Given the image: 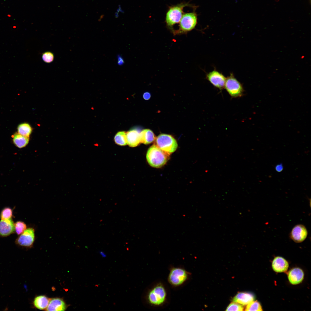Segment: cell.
<instances>
[{
  "label": "cell",
  "instance_id": "cell-7",
  "mask_svg": "<svg viewBox=\"0 0 311 311\" xmlns=\"http://www.w3.org/2000/svg\"><path fill=\"white\" fill-rule=\"evenodd\" d=\"M188 277V273L184 269L181 267H173L170 271L168 281L172 286L178 287L183 284Z\"/></svg>",
  "mask_w": 311,
  "mask_h": 311
},
{
  "label": "cell",
  "instance_id": "cell-19",
  "mask_svg": "<svg viewBox=\"0 0 311 311\" xmlns=\"http://www.w3.org/2000/svg\"><path fill=\"white\" fill-rule=\"evenodd\" d=\"M50 299L45 295H39L35 298L33 304L36 308L41 310H44L48 307Z\"/></svg>",
  "mask_w": 311,
  "mask_h": 311
},
{
  "label": "cell",
  "instance_id": "cell-28",
  "mask_svg": "<svg viewBox=\"0 0 311 311\" xmlns=\"http://www.w3.org/2000/svg\"><path fill=\"white\" fill-rule=\"evenodd\" d=\"M143 98L145 100H148L150 98L151 95L148 92L145 93L143 95Z\"/></svg>",
  "mask_w": 311,
  "mask_h": 311
},
{
  "label": "cell",
  "instance_id": "cell-6",
  "mask_svg": "<svg viewBox=\"0 0 311 311\" xmlns=\"http://www.w3.org/2000/svg\"><path fill=\"white\" fill-rule=\"evenodd\" d=\"M155 140V145L170 154L175 151L178 147L176 140L169 134H161L157 137Z\"/></svg>",
  "mask_w": 311,
  "mask_h": 311
},
{
  "label": "cell",
  "instance_id": "cell-2",
  "mask_svg": "<svg viewBox=\"0 0 311 311\" xmlns=\"http://www.w3.org/2000/svg\"><path fill=\"white\" fill-rule=\"evenodd\" d=\"M170 154L154 144L148 149L146 159L150 166L160 168L164 165L169 160Z\"/></svg>",
  "mask_w": 311,
  "mask_h": 311
},
{
  "label": "cell",
  "instance_id": "cell-26",
  "mask_svg": "<svg viewBox=\"0 0 311 311\" xmlns=\"http://www.w3.org/2000/svg\"><path fill=\"white\" fill-rule=\"evenodd\" d=\"M42 57L43 61L47 63L52 62L54 59L53 54L50 52H47L44 53L42 54Z\"/></svg>",
  "mask_w": 311,
  "mask_h": 311
},
{
  "label": "cell",
  "instance_id": "cell-10",
  "mask_svg": "<svg viewBox=\"0 0 311 311\" xmlns=\"http://www.w3.org/2000/svg\"><path fill=\"white\" fill-rule=\"evenodd\" d=\"M308 231L306 227L301 224L294 226L290 232V238L296 243H300L304 241L308 235Z\"/></svg>",
  "mask_w": 311,
  "mask_h": 311
},
{
  "label": "cell",
  "instance_id": "cell-20",
  "mask_svg": "<svg viewBox=\"0 0 311 311\" xmlns=\"http://www.w3.org/2000/svg\"><path fill=\"white\" fill-rule=\"evenodd\" d=\"M32 131V128L27 123H22L19 124L17 127V132L25 136L29 137Z\"/></svg>",
  "mask_w": 311,
  "mask_h": 311
},
{
  "label": "cell",
  "instance_id": "cell-29",
  "mask_svg": "<svg viewBox=\"0 0 311 311\" xmlns=\"http://www.w3.org/2000/svg\"><path fill=\"white\" fill-rule=\"evenodd\" d=\"M99 253L103 257L105 258L106 257L107 255L103 251H99Z\"/></svg>",
  "mask_w": 311,
  "mask_h": 311
},
{
  "label": "cell",
  "instance_id": "cell-1",
  "mask_svg": "<svg viewBox=\"0 0 311 311\" xmlns=\"http://www.w3.org/2000/svg\"><path fill=\"white\" fill-rule=\"evenodd\" d=\"M186 7H191L193 9L197 7L189 2H185L168 7L165 18L166 24L168 28L172 31L173 26L179 22L185 13L184 8Z\"/></svg>",
  "mask_w": 311,
  "mask_h": 311
},
{
  "label": "cell",
  "instance_id": "cell-30",
  "mask_svg": "<svg viewBox=\"0 0 311 311\" xmlns=\"http://www.w3.org/2000/svg\"><path fill=\"white\" fill-rule=\"evenodd\" d=\"M119 58L118 59V63L120 65L121 64H122L123 60L121 57H119Z\"/></svg>",
  "mask_w": 311,
  "mask_h": 311
},
{
  "label": "cell",
  "instance_id": "cell-14",
  "mask_svg": "<svg viewBox=\"0 0 311 311\" xmlns=\"http://www.w3.org/2000/svg\"><path fill=\"white\" fill-rule=\"evenodd\" d=\"M67 307L66 304L62 299L54 298L50 299L45 310L47 311H63L66 309Z\"/></svg>",
  "mask_w": 311,
  "mask_h": 311
},
{
  "label": "cell",
  "instance_id": "cell-27",
  "mask_svg": "<svg viewBox=\"0 0 311 311\" xmlns=\"http://www.w3.org/2000/svg\"><path fill=\"white\" fill-rule=\"evenodd\" d=\"M275 169L276 171L280 172L283 169V167L282 164H280L277 165L275 167Z\"/></svg>",
  "mask_w": 311,
  "mask_h": 311
},
{
  "label": "cell",
  "instance_id": "cell-17",
  "mask_svg": "<svg viewBox=\"0 0 311 311\" xmlns=\"http://www.w3.org/2000/svg\"><path fill=\"white\" fill-rule=\"evenodd\" d=\"M12 137L14 145L20 148L25 147L29 141V137L23 136L18 132H16L13 134Z\"/></svg>",
  "mask_w": 311,
  "mask_h": 311
},
{
  "label": "cell",
  "instance_id": "cell-25",
  "mask_svg": "<svg viewBox=\"0 0 311 311\" xmlns=\"http://www.w3.org/2000/svg\"><path fill=\"white\" fill-rule=\"evenodd\" d=\"M243 307L241 305L236 302L230 303L227 307L226 311H241L243 310Z\"/></svg>",
  "mask_w": 311,
  "mask_h": 311
},
{
  "label": "cell",
  "instance_id": "cell-16",
  "mask_svg": "<svg viewBox=\"0 0 311 311\" xmlns=\"http://www.w3.org/2000/svg\"><path fill=\"white\" fill-rule=\"evenodd\" d=\"M254 299V296L252 293L249 292H241L238 293L234 297L233 301L241 305H245L253 301Z\"/></svg>",
  "mask_w": 311,
  "mask_h": 311
},
{
  "label": "cell",
  "instance_id": "cell-15",
  "mask_svg": "<svg viewBox=\"0 0 311 311\" xmlns=\"http://www.w3.org/2000/svg\"><path fill=\"white\" fill-rule=\"evenodd\" d=\"M140 132L136 129H132L126 133L127 144L129 146L135 147L141 143Z\"/></svg>",
  "mask_w": 311,
  "mask_h": 311
},
{
  "label": "cell",
  "instance_id": "cell-18",
  "mask_svg": "<svg viewBox=\"0 0 311 311\" xmlns=\"http://www.w3.org/2000/svg\"><path fill=\"white\" fill-rule=\"evenodd\" d=\"M141 143L145 144H150L155 140L156 136L151 130L146 129L140 132Z\"/></svg>",
  "mask_w": 311,
  "mask_h": 311
},
{
  "label": "cell",
  "instance_id": "cell-22",
  "mask_svg": "<svg viewBox=\"0 0 311 311\" xmlns=\"http://www.w3.org/2000/svg\"><path fill=\"white\" fill-rule=\"evenodd\" d=\"M13 216L12 210L10 207H6L3 208L0 214V218L1 220H6L11 219Z\"/></svg>",
  "mask_w": 311,
  "mask_h": 311
},
{
  "label": "cell",
  "instance_id": "cell-4",
  "mask_svg": "<svg viewBox=\"0 0 311 311\" xmlns=\"http://www.w3.org/2000/svg\"><path fill=\"white\" fill-rule=\"evenodd\" d=\"M196 8L193 9L191 12L185 13L183 15L179 23V28L172 31L175 35L187 33L194 29L197 23L198 18Z\"/></svg>",
  "mask_w": 311,
  "mask_h": 311
},
{
  "label": "cell",
  "instance_id": "cell-23",
  "mask_svg": "<svg viewBox=\"0 0 311 311\" xmlns=\"http://www.w3.org/2000/svg\"><path fill=\"white\" fill-rule=\"evenodd\" d=\"M246 311H262L261 306L257 301L251 302L248 304L245 310Z\"/></svg>",
  "mask_w": 311,
  "mask_h": 311
},
{
  "label": "cell",
  "instance_id": "cell-11",
  "mask_svg": "<svg viewBox=\"0 0 311 311\" xmlns=\"http://www.w3.org/2000/svg\"><path fill=\"white\" fill-rule=\"evenodd\" d=\"M15 232L14 223L12 219L0 221V236L6 237Z\"/></svg>",
  "mask_w": 311,
  "mask_h": 311
},
{
  "label": "cell",
  "instance_id": "cell-9",
  "mask_svg": "<svg viewBox=\"0 0 311 311\" xmlns=\"http://www.w3.org/2000/svg\"><path fill=\"white\" fill-rule=\"evenodd\" d=\"M206 78L215 87L222 90L224 87L226 77L215 69L206 73Z\"/></svg>",
  "mask_w": 311,
  "mask_h": 311
},
{
  "label": "cell",
  "instance_id": "cell-5",
  "mask_svg": "<svg viewBox=\"0 0 311 311\" xmlns=\"http://www.w3.org/2000/svg\"><path fill=\"white\" fill-rule=\"evenodd\" d=\"M224 88L232 98L240 97L244 94V90L242 85L232 73L226 78Z\"/></svg>",
  "mask_w": 311,
  "mask_h": 311
},
{
  "label": "cell",
  "instance_id": "cell-8",
  "mask_svg": "<svg viewBox=\"0 0 311 311\" xmlns=\"http://www.w3.org/2000/svg\"><path fill=\"white\" fill-rule=\"evenodd\" d=\"M34 229L32 227L26 228L16 238V244L19 246L27 248L31 247L35 240Z\"/></svg>",
  "mask_w": 311,
  "mask_h": 311
},
{
  "label": "cell",
  "instance_id": "cell-21",
  "mask_svg": "<svg viewBox=\"0 0 311 311\" xmlns=\"http://www.w3.org/2000/svg\"><path fill=\"white\" fill-rule=\"evenodd\" d=\"M114 140L115 143L118 145L125 146L127 144L126 134L124 131L118 132L115 135Z\"/></svg>",
  "mask_w": 311,
  "mask_h": 311
},
{
  "label": "cell",
  "instance_id": "cell-3",
  "mask_svg": "<svg viewBox=\"0 0 311 311\" xmlns=\"http://www.w3.org/2000/svg\"><path fill=\"white\" fill-rule=\"evenodd\" d=\"M167 296L165 287L162 284L159 283L155 285L148 291L146 299L150 305L159 307L166 302Z\"/></svg>",
  "mask_w": 311,
  "mask_h": 311
},
{
  "label": "cell",
  "instance_id": "cell-24",
  "mask_svg": "<svg viewBox=\"0 0 311 311\" xmlns=\"http://www.w3.org/2000/svg\"><path fill=\"white\" fill-rule=\"evenodd\" d=\"M15 231L18 235L22 234L26 229V224L21 221H18L14 223Z\"/></svg>",
  "mask_w": 311,
  "mask_h": 311
},
{
  "label": "cell",
  "instance_id": "cell-12",
  "mask_svg": "<svg viewBox=\"0 0 311 311\" xmlns=\"http://www.w3.org/2000/svg\"><path fill=\"white\" fill-rule=\"evenodd\" d=\"M304 274L303 270L299 268L291 269L288 273V278L289 282L293 285L300 283L303 280Z\"/></svg>",
  "mask_w": 311,
  "mask_h": 311
},
{
  "label": "cell",
  "instance_id": "cell-13",
  "mask_svg": "<svg viewBox=\"0 0 311 311\" xmlns=\"http://www.w3.org/2000/svg\"><path fill=\"white\" fill-rule=\"evenodd\" d=\"M289 266L288 261L282 257L277 256L274 258L272 263L273 270L277 272H286Z\"/></svg>",
  "mask_w": 311,
  "mask_h": 311
}]
</instances>
